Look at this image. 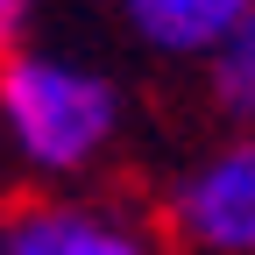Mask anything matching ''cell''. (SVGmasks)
<instances>
[{"mask_svg":"<svg viewBox=\"0 0 255 255\" xmlns=\"http://www.w3.org/2000/svg\"><path fill=\"white\" fill-rule=\"evenodd\" d=\"M121 121L128 100L107 71L28 43L0 57V156L28 184L71 191L78 177H92L121 142Z\"/></svg>","mask_w":255,"mask_h":255,"instance_id":"6da1fadb","label":"cell"},{"mask_svg":"<svg viewBox=\"0 0 255 255\" xmlns=\"http://www.w3.org/2000/svg\"><path fill=\"white\" fill-rule=\"evenodd\" d=\"M0 255H156V234L114 199L36 191L0 213Z\"/></svg>","mask_w":255,"mask_h":255,"instance_id":"3957f363","label":"cell"},{"mask_svg":"<svg viewBox=\"0 0 255 255\" xmlns=\"http://www.w3.org/2000/svg\"><path fill=\"white\" fill-rule=\"evenodd\" d=\"M114 7L142 50L177 57V64H206V50H220L255 14V0H114Z\"/></svg>","mask_w":255,"mask_h":255,"instance_id":"277c9868","label":"cell"},{"mask_svg":"<svg viewBox=\"0 0 255 255\" xmlns=\"http://www.w3.org/2000/svg\"><path fill=\"white\" fill-rule=\"evenodd\" d=\"M28 14H36V0H0V57H14V50H21Z\"/></svg>","mask_w":255,"mask_h":255,"instance_id":"8992f818","label":"cell"},{"mask_svg":"<svg viewBox=\"0 0 255 255\" xmlns=\"http://www.w3.org/2000/svg\"><path fill=\"white\" fill-rule=\"evenodd\" d=\"M163 227L191 255H255V135H227L177 170Z\"/></svg>","mask_w":255,"mask_h":255,"instance_id":"7a4b0ae2","label":"cell"},{"mask_svg":"<svg viewBox=\"0 0 255 255\" xmlns=\"http://www.w3.org/2000/svg\"><path fill=\"white\" fill-rule=\"evenodd\" d=\"M206 100L213 114L234 128V135H255V14L234 28L220 50H206Z\"/></svg>","mask_w":255,"mask_h":255,"instance_id":"5b68a950","label":"cell"}]
</instances>
